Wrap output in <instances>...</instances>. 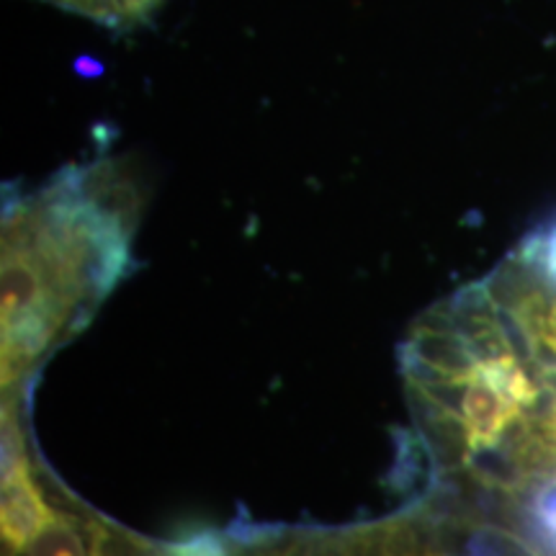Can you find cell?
Returning <instances> with one entry per match:
<instances>
[{
    "instance_id": "cell-1",
    "label": "cell",
    "mask_w": 556,
    "mask_h": 556,
    "mask_svg": "<svg viewBox=\"0 0 556 556\" xmlns=\"http://www.w3.org/2000/svg\"><path fill=\"white\" fill-rule=\"evenodd\" d=\"M127 189L111 168H73L5 206L3 387L88 319L129 266Z\"/></svg>"
},
{
    "instance_id": "cell-2",
    "label": "cell",
    "mask_w": 556,
    "mask_h": 556,
    "mask_svg": "<svg viewBox=\"0 0 556 556\" xmlns=\"http://www.w3.org/2000/svg\"><path fill=\"white\" fill-rule=\"evenodd\" d=\"M486 289L497 302L507 330L520 356L536 366L539 377H556V294L544 291L510 268H500L486 278Z\"/></svg>"
},
{
    "instance_id": "cell-3",
    "label": "cell",
    "mask_w": 556,
    "mask_h": 556,
    "mask_svg": "<svg viewBox=\"0 0 556 556\" xmlns=\"http://www.w3.org/2000/svg\"><path fill=\"white\" fill-rule=\"evenodd\" d=\"M103 531L106 523L88 513L54 507L37 536L11 556H99Z\"/></svg>"
},
{
    "instance_id": "cell-4",
    "label": "cell",
    "mask_w": 556,
    "mask_h": 556,
    "mask_svg": "<svg viewBox=\"0 0 556 556\" xmlns=\"http://www.w3.org/2000/svg\"><path fill=\"white\" fill-rule=\"evenodd\" d=\"M528 548L536 556H556V471L528 486L523 507Z\"/></svg>"
},
{
    "instance_id": "cell-5",
    "label": "cell",
    "mask_w": 556,
    "mask_h": 556,
    "mask_svg": "<svg viewBox=\"0 0 556 556\" xmlns=\"http://www.w3.org/2000/svg\"><path fill=\"white\" fill-rule=\"evenodd\" d=\"M70 13H78L111 29H129L155 11L160 0H41Z\"/></svg>"
}]
</instances>
